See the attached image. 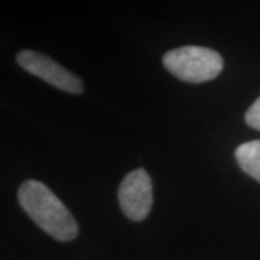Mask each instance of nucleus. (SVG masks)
<instances>
[{"mask_svg":"<svg viewBox=\"0 0 260 260\" xmlns=\"http://www.w3.org/2000/svg\"><path fill=\"white\" fill-rule=\"evenodd\" d=\"M244 120L250 127L260 130V97L256 99V102L249 107V110L246 112V116H244Z\"/></svg>","mask_w":260,"mask_h":260,"instance_id":"6","label":"nucleus"},{"mask_svg":"<svg viewBox=\"0 0 260 260\" xmlns=\"http://www.w3.org/2000/svg\"><path fill=\"white\" fill-rule=\"evenodd\" d=\"M23 211L45 233L59 242H71L78 236V224L64 203L45 184L25 181L18 191Z\"/></svg>","mask_w":260,"mask_h":260,"instance_id":"1","label":"nucleus"},{"mask_svg":"<svg viewBox=\"0 0 260 260\" xmlns=\"http://www.w3.org/2000/svg\"><path fill=\"white\" fill-rule=\"evenodd\" d=\"M236 160L243 172L260 182V140L242 143L236 149Z\"/></svg>","mask_w":260,"mask_h":260,"instance_id":"5","label":"nucleus"},{"mask_svg":"<svg viewBox=\"0 0 260 260\" xmlns=\"http://www.w3.org/2000/svg\"><path fill=\"white\" fill-rule=\"evenodd\" d=\"M119 203L124 215L133 221H142L148 217L153 204L152 179L145 169H136L127 174L119 186Z\"/></svg>","mask_w":260,"mask_h":260,"instance_id":"4","label":"nucleus"},{"mask_svg":"<svg viewBox=\"0 0 260 260\" xmlns=\"http://www.w3.org/2000/svg\"><path fill=\"white\" fill-rule=\"evenodd\" d=\"M18 64L35 77L42 78L56 88L67 93L81 94L84 91L83 81L71 71H68L52 58L37 51H20L16 55Z\"/></svg>","mask_w":260,"mask_h":260,"instance_id":"3","label":"nucleus"},{"mask_svg":"<svg viewBox=\"0 0 260 260\" xmlns=\"http://www.w3.org/2000/svg\"><path fill=\"white\" fill-rule=\"evenodd\" d=\"M164 65L177 78L186 83L200 84L214 80L223 71V58L210 48L188 45L164 55Z\"/></svg>","mask_w":260,"mask_h":260,"instance_id":"2","label":"nucleus"}]
</instances>
